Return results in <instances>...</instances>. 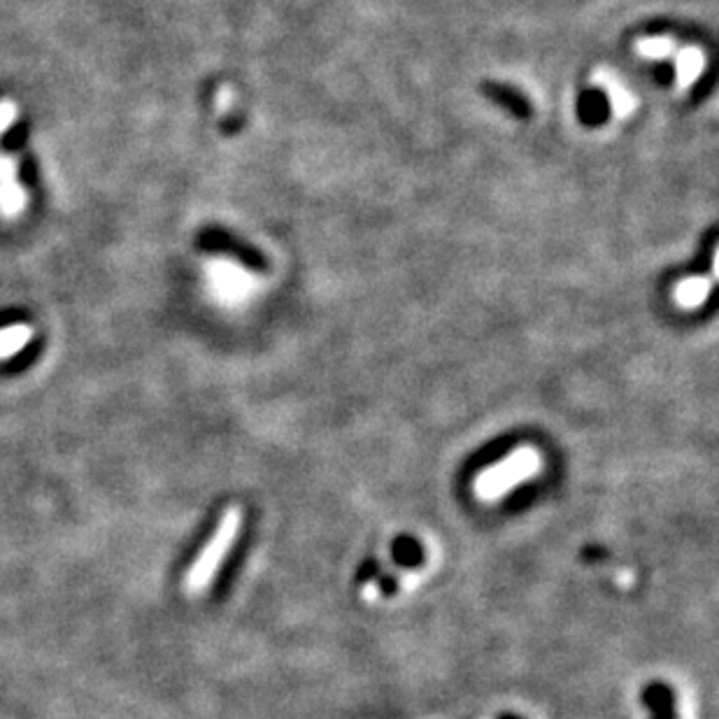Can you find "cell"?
Wrapping results in <instances>:
<instances>
[{
    "mask_svg": "<svg viewBox=\"0 0 719 719\" xmlns=\"http://www.w3.org/2000/svg\"><path fill=\"white\" fill-rule=\"evenodd\" d=\"M240 524H242L240 508H229L224 512L222 522H219L217 531L212 533L210 543L203 547L201 557H198L194 561V566L189 568L187 589L191 594L203 592V589L212 582V578H215L219 566L224 564L226 554H229L233 543H236V538L240 533Z\"/></svg>",
    "mask_w": 719,
    "mask_h": 719,
    "instance_id": "obj_1",
    "label": "cell"
},
{
    "mask_svg": "<svg viewBox=\"0 0 719 719\" xmlns=\"http://www.w3.org/2000/svg\"><path fill=\"white\" fill-rule=\"evenodd\" d=\"M538 471V454L524 447V450L512 452L501 464L491 466L478 478V491L484 498L501 496L510 487H515L522 480L529 478Z\"/></svg>",
    "mask_w": 719,
    "mask_h": 719,
    "instance_id": "obj_2",
    "label": "cell"
},
{
    "mask_svg": "<svg viewBox=\"0 0 719 719\" xmlns=\"http://www.w3.org/2000/svg\"><path fill=\"white\" fill-rule=\"evenodd\" d=\"M196 245L208 254L229 256L233 263H238V266L245 270H254V273H263V270H266V256H263L259 249L252 247L242 238L233 236L231 231L219 229V226H208V229L198 233Z\"/></svg>",
    "mask_w": 719,
    "mask_h": 719,
    "instance_id": "obj_3",
    "label": "cell"
},
{
    "mask_svg": "<svg viewBox=\"0 0 719 719\" xmlns=\"http://www.w3.org/2000/svg\"><path fill=\"white\" fill-rule=\"evenodd\" d=\"M484 94H487L496 105H501L505 112H510L512 117H517V119H529L531 117L529 101H526V98L519 94L517 89L508 87V84L487 82V84H484Z\"/></svg>",
    "mask_w": 719,
    "mask_h": 719,
    "instance_id": "obj_4",
    "label": "cell"
},
{
    "mask_svg": "<svg viewBox=\"0 0 719 719\" xmlns=\"http://www.w3.org/2000/svg\"><path fill=\"white\" fill-rule=\"evenodd\" d=\"M710 289H713V282H710L708 277L692 275V277H687V280L675 284V291H673L675 303H678L680 308H687V310L701 308V305L708 301Z\"/></svg>",
    "mask_w": 719,
    "mask_h": 719,
    "instance_id": "obj_5",
    "label": "cell"
},
{
    "mask_svg": "<svg viewBox=\"0 0 719 719\" xmlns=\"http://www.w3.org/2000/svg\"><path fill=\"white\" fill-rule=\"evenodd\" d=\"M594 82L601 84V87L608 91L612 112H615L619 119H626L633 115V110H636V98L629 94V89H624L622 84H619L615 75L605 73V70H599V73L594 75Z\"/></svg>",
    "mask_w": 719,
    "mask_h": 719,
    "instance_id": "obj_6",
    "label": "cell"
},
{
    "mask_svg": "<svg viewBox=\"0 0 719 719\" xmlns=\"http://www.w3.org/2000/svg\"><path fill=\"white\" fill-rule=\"evenodd\" d=\"M703 68H706V54L699 47H685L675 56V77H678V87L687 89L699 80Z\"/></svg>",
    "mask_w": 719,
    "mask_h": 719,
    "instance_id": "obj_7",
    "label": "cell"
},
{
    "mask_svg": "<svg viewBox=\"0 0 719 719\" xmlns=\"http://www.w3.org/2000/svg\"><path fill=\"white\" fill-rule=\"evenodd\" d=\"M42 350H45V340L42 338L24 340V343H21L17 350L10 354V357H7V361H5L7 373H24L26 368H31L33 363L40 359Z\"/></svg>",
    "mask_w": 719,
    "mask_h": 719,
    "instance_id": "obj_8",
    "label": "cell"
},
{
    "mask_svg": "<svg viewBox=\"0 0 719 719\" xmlns=\"http://www.w3.org/2000/svg\"><path fill=\"white\" fill-rule=\"evenodd\" d=\"M643 701L654 710L657 719H675V708H673V694L666 685H659L654 682L643 692Z\"/></svg>",
    "mask_w": 719,
    "mask_h": 719,
    "instance_id": "obj_9",
    "label": "cell"
},
{
    "mask_svg": "<svg viewBox=\"0 0 719 719\" xmlns=\"http://www.w3.org/2000/svg\"><path fill=\"white\" fill-rule=\"evenodd\" d=\"M636 52L645 59H668L675 54V40L666 38V35H657V38H643L636 42Z\"/></svg>",
    "mask_w": 719,
    "mask_h": 719,
    "instance_id": "obj_10",
    "label": "cell"
},
{
    "mask_svg": "<svg viewBox=\"0 0 719 719\" xmlns=\"http://www.w3.org/2000/svg\"><path fill=\"white\" fill-rule=\"evenodd\" d=\"M28 142V124L26 121H14L0 133V152L3 154H14L19 149H24Z\"/></svg>",
    "mask_w": 719,
    "mask_h": 719,
    "instance_id": "obj_11",
    "label": "cell"
},
{
    "mask_svg": "<svg viewBox=\"0 0 719 719\" xmlns=\"http://www.w3.org/2000/svg\"><path fill=\"white\" fill-rule=\"evenodd\" d=\"M17 180L24 189H35L38 187L40 182V166H38V159H35V154H26L24 159L19 161V168H17Z\"/></svg>",
    "mask_w": 719,
    "mask_h": 719,
    "instance_id": "obj_12",
    "label": "cell"
},
{
    "mask_svg": "<svg viewBox=\"0 0 719 719\" xmlns=\"http://www.w3.org/2000/svg\"><path fill=\"white\" fill-rule=\"evenodd\" d=\"M394 554L398 564H417V561H422V547H419L412 538L398 540Z\"/></svg>",
    "mask_w": 719,
    "mask_h": 719,
    "instance_id": "obj_13",
    "label": "cell"
},
{
    "mask_svg": "<svg viewBox=\"0 0 719 719\" xmlns=\"http://www.w3.org/2000/svg\"><path fill=\"white\" fill-rule=\"evenodd\" d=\"M28 312L24 308H5L0 310V331L5 329H12V326H19L28 322Z\"/></svg>",
    "mask_w": 719,
    "mask_h": 719,
    "instance_id": "obj_14",
    "label": "cell"
}]
</instances>
